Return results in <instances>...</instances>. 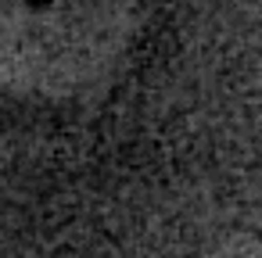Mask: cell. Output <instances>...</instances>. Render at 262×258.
I'll list each match as a JSON object with an SVG mask.
<instances>
[{"mask_svg": "<svg viewBox=\"0 0 262 258\" xmlns=\"http://www.w3.org/2000/svg\"><path fill=\"white\" fill-rule=\"evenodd\" d=\"M29 4H36V8H43V4H47V0H29Z\"/></svg>", "mask_w": 262, "mask_h": 258, "instance_id": "1", "label": "cell"}]
</instances>
